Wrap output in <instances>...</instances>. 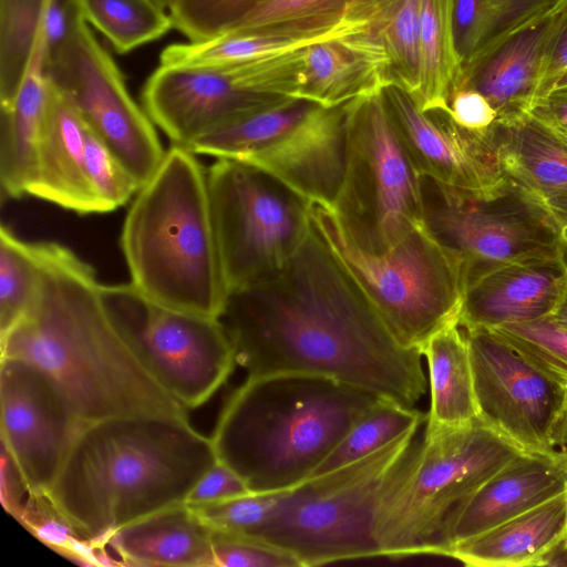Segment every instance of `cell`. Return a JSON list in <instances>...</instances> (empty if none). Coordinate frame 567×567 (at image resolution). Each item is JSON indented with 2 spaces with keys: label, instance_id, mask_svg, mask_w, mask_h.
<instances>
[{
  "label": "cell",
  "instance_id": "obj_1",
  "mask_svg": "<svg viewBox=\"0 0 567 567\" xmlns=\"http://www.w3.org/2000/svg\"><path fill=\"white\" fill-rule=\"evenodd\" d=\"M218 319L247 377L321 375L408 408L425 393L422 352L395 340L312 228L279 274L230 292Z\"/></svg>",
  "mask_w": 567,
  "mask_h": 567
},
{
  "label": "cell",
  "instance_id": "obj_2",
  "mask_svg": "<svg viewBox=\"0 0 567 567\" xmlns=\"http://www.w3.org/2000/svg\"><path fill=\"white\" fill-rule=\"evenodd\" d=\"M40 244L37 297L25 316L0 337L1 357L41 369L85 424L145 414L187 416L112 323L96 270L61 244Z\"/></svg>",
  "mask_w": 567,
  "mask_h": 567
},
{
  "label": "cell",
  "instance_id": "obj_3",
  "mask_svg": "<svg viewBox=\"0 0 567 567\" xmlns=\"http://www.w3.org/2000/svg\"><path fill=\"white\" fill-rule=\"evenodd\" d=\"M217 456L187 416L86 423L45 495L83 538L105 547L118 528L183 504Z\"/></svg>",
  "mask_w": 567,
  "mask_h": 567
},
{
  "label": "cell",
  "instance_id": "obj_4",
  "mask_svg": "<svg viewBox=\"0 0 567 567\" xmlns=\"http://www.w3.org/2000/svg\"><path fill=\"white\" fill-rule=\"evenodd\" d=\"M380 396L305 373L247 377L226 404L212 442L251 493L281 492L309 478Z\"/></svg>",
  "mask_w": 567,
  "mask_h": 567
},
{
  "label": "cell",
  "instance_id": "obj_5",
  "mask_svg": "<svg viewBox=\"0 0 567 567\" xmlns=\"http://www.w3.org/2000/svg\"><path fill=\"white\" fill-rule=\"evenodd\" d=\"M172 145L127 210L120 245L131 282L167 307L218 318L229 296L207 169Z\"/></svg>",
  "mask_w": 567,
  "mask_h": 567
},
{
  "label": "cell",
  "instance_id": "obj_6",
  "mask_svg": "<svg viewBox=\"0 0 567 567\" xmlns=\"http://www.w3.org/2000/svg\"><path fill=\"white\" fill-rule=\"evenodd\" d=\"M522 452L481 415L457 426L426 424L385 492L377 522L381 556H447L464 506Z\"/></svg>",
  "mask_w": 567,
  "mask_h": 567
},
{
  "label": "cell",
  "instance_id": "obj_7",
  "mask_svg": "<svg viewBox=\"0 0 567 567\" xmlns=\"http://www.w3.org/2000/svg\"><path fill=\"white\" fill-rule=\"evenodd\" d=\"M309 218L315 234L402 347L422 352L437 331L458 321L462 265L426 224L373 254L354 243L332 206L310 203Z\"/></svg>",
  "mask_w": 567,
  "mask_h": 567
},
{
  "label": "cell",
  "instance_id": "obj_8",
  "mask_svg": "<svg viewBox=\"0 0 567 567\" xmlns=\"http://www.w3.org/2000/svg\"><path fill=\"white\" fill-rule=\"evenodd\" d=\"M417 430L286 489L272 516L251 538L281 548L301 567L381 556L379 512Z\"/></svg>",
  "mask_w": 567,
  "mask_h": 567
},
{
  "label": "cell",
  "instance_id": "obj_9",
  "mask_svg": "<svg viewBox=\"0 0 567 567\" xmlns=\"http://www.w3.org/2000/svg\"><path fill=\"white\" fill-rule=\"evenodd\" d=\"M349 103L326 107L286 97L200 135L187 148L255 165L309 203L333 206L346 172Z\"/></svg>",
  "mask_w": 567,
  "mask_h": 567
},
{
  "label": "cell",
  "instance_id": "obj_10",
  "mask_svg": "<svg viewBox=\"0 0 567 567\" xmlns=\"http://www.w3.org/2000/svg\"><path fill=\"white\" fill-rule=\"evenodd\" d=\"M383 90L349 103L346 172L332 206L354 243L373 254L425 225L422 177L394 127Z\"/></svg>",
  "mask_w": 567,
  "mask_h": 567
},
{
  "label": "cell",
  "instance_id": "obj_11",
  "mask_svg": "<svg viewBox=\"0 0 567 567\" xmlns=\"http://www.w3.org/2000/svg\"><path fill=\"white\" fill-rule=\"evenodd\" d=\"M229 293L279 274L311 231L310 203L259 167L217 158L207 168Z\"/></svg>",
  "mask_w": 567,
  "mask_h": 567
},
{
  "label": "cell",
  "instance_id": "obj_12",
  "mask_svg": "<svg viewBox=\"0 0 567 567\" xmlns=\"http://www.w3.org/2000/svg\"><path fill=\"white\" fill-rule=\"evenodd\" d=\"M106 312L154 380L186 410L205 404L236 363L218 318L156 302L132 282L101 286Z\"/></svg>",
  "mask_w": 567,
  "mask_h": 567
},
{
  "label": "cell",
  "instance_id": "obj_13",
  "mask_svg": "<svg viewBox=\"0 0 567 567\" xmlns=\"http://www.w3.org/2000/svg\"><path fill=\"white\" fill-rule=\"evenodd\" d=\"M298 51L228 66L159 64L142 90L143 107L174 145L291 97L299 85Z\"/></svg>",
  "mask_w": 567,
  "mask_h": 567
},
{
  "label": "cell",
  "instance_id": "obj_14",
  "mask_svg": "<svg viewBox=\"0 0 567 567\" xmlns=\"http://www.w3.org/2000/svg\"><path fill=\"white\" fill-rule=\"evenodd\" d=\"M422 190L425 224L460 259L464 287L505 264L558 257L551 214L508 177L485 194L457 190L422 177Z\"/></svg>",
  "mask_w": 567,
  "mask_h": 567
},
{
  "label": "cell",
  "instance_id": "obj_15",
  "mask_svg": "<svg viewBox=\"0 0 567 567\" xmlns=\"http://www.w3.org/2000/svg\"><path fill=\"white\" fill-rule=\"evenodd\" d=\"M47 73L142 187L166 151L155 124L131 96L120 68L84 19L49 51Z\"/></svg>",
  "mask_w": 567,
  "mask_h": 567
},
{
  "label": "cell",
  "instance_id": "obj_16",
  "mask_svg": "<svg viewBox=\"0 0 567 567\" xmlns=\"http://www.w3.org/2000/svg\"><path fill=\"white\" fill-rule=\"evenodd\" d=\"M480 415L523 452L567 446V385L526 360L496 332L465 329Z\"/></svg>",
  "mask_w": 567,
  "mask_h": 567
},
{
  "label": "cell",
  "instance_id": "obj_17",
  "mask_svg": "<svg viewBox=\"0 0 567 567\" xmlns=\"http://www.w3.org/2000/svg\"><path fill=\"white\" fill-rule=\"evenodd\" d=\"M1 446L33 496H45L84 426L55 383L12 357L0 363Z\"/></svg>",
  "mask_w": 567,
  "mask_h": 567
},
{
  "label": "cell",
  "instance_id": "obj_18",
  "mask_svg": "<svg viewBox=\"0 0 567 567\" xmlns=\"http://www.w3.org/2000/svg\"><path fill=\"white\" fill-rule=\"evenodd\" d=\"M383 93L394 127L421 177L473 194L489 193L507 179L492 125L470 130L449 110L421 111L400 89L388 86Z\"/></svg>",
  "mask_w": 567,
  "mask_h": 567
},
{
  "label": "cell",
  "instance_id": "obj_19",
  "mask_svg": "<svg viewBox=\"0 0 567 567\" xmlns=\"http://www.w3.org/2000/svg\"><path fill=\"white\" fill-rule=\"evenodd\" d=\"M565 0H557L511 31L493 39L461 68L453 92H480L507 121L529 113L538 99L540 74Z\"/></svg>",
  "mask_w": 567,
  "mask_h": 567
},
{
  "label": "cell",
  "instance_id": "obj_20",
  "mask_svg": "<svg viewBox=\"0 0 567 567\" xmlns=\"http://www.w3.org/2000/svg\"><path fill=\"white\" fill-rule=\"evenodd\" d=\"M567 284L558 257L498 266L465 285L458 324L493 329L551 316Z\"/></svg>",
  "mask_w": 567,
  "mask_h": 567
},
{
  "label": "cell",
  "instance_id": "obj_21",
  "mask_svg": "<svg viewBox=\"0 0 567 567\" xmlns=\"http://www.w3.org/2000/svg\"><path fill=\"white\" fill-rule=\"evenodd\" d=\"M567 491V450L522 452L499 468L464 506L447 538L483 533Z\"/></svg>",
  "mask_w": 567,
  "mask_h": 567
},
{
  "label": "cell",
  "instance_id": "obj_22",
  "mask_svg": "<svg viewBox=\"0 0 567 567\" xmlns=\"http://www.w3.org/2000/svg\"><path fill=\"white\" fill-rule=\"evenodd\" d=\"M363 20L346 12L268 25L228 31L202 41L173 43L159 55V64L228 66L285 53L328 40L365 31Z\"/></svg>",
  "mask_w": 567,
  "mask_h": 567
},
{
  "label": "cell",
  "instance_id": "obj_23",
  "mask_svg": "<svg viewBox=\"0 0 567 567\" xmlns=\"http://www.w3.org/2000/svg\"><path fill=\"white\" fill-rule=\"evenodd\" d=\"M86 130L75 107L52 84L28 195L80 215L101 213L86 172Z\"/></svg>",
  "mask_w": 567,
  "mask_h": 567
},
{
  "label": "cell",
  "instance_id": "obj_24",
  "mask_svg": "<svg viewBox=\"0 0 567 567\" xmlns=\"http://www.w3.org/2000/svg\"><path fill=\"white\" fill-rule=\"evenodd\" d=\"M492 131L506 176L549 213L567 208V130L529 112Z\"/></svg>",
  "mask_w": 567,
  "mask_h": 567
},
{
  "label": "cell",
  "instance_id": "obj_25",
  "mask_svg": "<svg viewBox=\"0 0 567 567\" xmlns=\"http://www.w3.org/2000/svg\"><path fill=\"white\" fill-rule=\"evenodd\" d=\"M48 42H37L19 91L0 110L1 198L19 199L28 195L33 178L38 146L47 120L52 84L47 73Z\"/></svg>",
  "mask_w": 567,
  "mask_h": 567
},
{
  "label": "cell",
  "instance_id": "obj_26",
  "mask_svg": "<svg viewBox=\"0 0 567 567\" xmlns=\"http://www.w3.org/2000/svg\"><path fill=\"white\" fill-rule=\"evenodd\" d=\"M567 533V491L483 533L456 543L449 557L473 567L547 565Z\"/></svg>",
  "mask_w": 567,
  "mask_h": 567
},
{
  "label": "cell",
  "instance_id": "obj_27",
  "mask_svg": "<svg viewBox=\"0 0 567 567\" xmlns=\"http://www.w3.org/2000/svg\"><path fill=\"white\" fill-rule=\"evenodd\" d=\"M212 533L183 503L116 529L106 545L128 566L216 567Z\"/></svg>",
  "mask_w": 567,
  "mask_h": 567
},
{
  "label": "cell",
  "instance_id": "obj_28",
  "mask_svg": "<svg viewBox=\"0 0 567 567\" xmlns=\"http://www.w3.org/2000/svg\"><path fill=\"white\" fill-rule=\"evenodd\" d=\"M355 35L305 49L302 80L295 99L333 107L389 86L383 62Z\"/></svg>",
  "mask_w": 567,
  "mask_h": 567
},
{
  "label": "cell",
  "instance_id": "obj_29",
  "mask_svg": "<svg viewBox=\"0 0 567 567\" xmlns=\"http://www.w3.org/2000/svg\"><path fill=\"white\" fill-rule=\"evenodd\" d=\"M422 0H348L344 12L363 20L360 34L384 62L389 86L412 99L419 90Z\"/></svg>",
  "mask_w": 567,
  "mask_h": 567
},
{
  "label": "cell",
  "instance_id": "obj_30",
  "mask_svg": "<svg viewBox=\"0 0 567 567\" xmlns=\"http://www.w3.org/2000/svg\"><path fill=\"white\" fill-rule=\"evenodd\" d=\"M431 390L427 425L457 426L480 416L470 348L463 327L452 322L425 344Z\"/></svg>",
  "mask_w": 567,
  "mask_h": 567
},
{
  "label": "cell",
  "instance_id": "obj_31",
  "mask_svg": "<svg viewBox=\"0 0 567 567\" xmlns=\"http://www.w3.org/2000/svg\"><path fill=\"white\" fill-rule=\"evenodd\" d=\"M454 0H422L419 90L412 99L423 111L449 110L461 72L453 31Z\"/></svg>",
  "mask_w": 567,
  "mask_h": 567
},
{
  "label": "cell",
  "instance_id": "obj_32",
  "mask_svg": "<svg viewBox=\"0 0 567 567\" xmlns=\"http://www.w3.org/2000/svg\"><path fill=\"white\" fill-rule=\"evenodd\" d=\"M87 24L101 32L113 49L125 54L164 37L173 20L154 0H76Z\"/></svg>",
  "mask_w": 567,
  "mask_h": 567
},
{
  "label": "cell",
  "instance_id": "obj_33",
  "mask_svg": "<svg viewBox=\"0 0 567 567\" xmlns=\"http://www.w3.org/2000/svg\"><path fill=\"white\" fill-rule=\"evenodd\" d=\"M52 0H0V104L14 100ZM45 34V33H44Z\"/></svg>",
  "mask_w": 567,
  "mask_h": 567
},
{
  "label": "cell",
  "instance_id": "obj_34",
  "mask_svg": "<svg viewBox=\"0 0 567 567\" xmlns=\"http://www.w3.org/2000/svg\"><path fill=\"white\" fill-rule=\"evenodd\" d=\"M426 419L427 415L414 408L380 398L358 419L310 477L370 455L411 430L419 429Z\"/></svg>",
  "mask_w": 567,
  "mask_h": 567
},
{
  "label": "cell",
  "instance_id": "obj_35",
  "mask_svg": "<svg viewBox=\"0 0 567 567\" xmlns=\"http://www.w3.org/2000/svg\"><path fill=\"white\" fill-rule=\"evenodd\" d=\"M41 274V244L24 241L1 225L0 337L29 311L40 287Z\"/></svg>",
  "mask_w": 567,
  "mask_h": 567
},
{
  "label": "cell",
  "instance_id": "obj_36",
  "mask_svg": "<svg viewBox=\"0 0 567 567\" xmlns=\"http://www.w3.org/2000/svg\"><path fill=\"white\" fill-rule=\"evenodd\" d=\"M492 330L526 360L567 385V327L545 318Z\"/></svg>",
  "mask_w": 567,
  "mask_h": 567
},
{
  "label": "cell",
  "instance_id": "obj_37",
  "mask_svg": "<svg viewBox=\"0 0 567 567\" xmlns=\"http://www.w3.org/2000/svg\"><path fill=\"white\" fill-rule=\"evenodd\" d=\"M85 164L101 213L122 207L141 188L131 172L89 127L85 138Z\"/></svg>",
  "mask_w": 567,
  "mask_h": 567
},
{
  "label": "cell",
  "instance_id": "obj_38",
  "mask_svg": "<svg viewBox=\"0 0 567 567\" xmlns=\"http://www.w3.org/2000/svg\"><path fill=\"white\" fill-rule=\"evenodd\" d=\"M264 0H173L168 12L174 29L188 41L214 38L231 29Z\"/></svg>",
  "mask_w": 567,
  "mask_h": 567
},
{
  "label": "cell",
  "instance_id": "obj_39",
  "mask_svg": "<svg viewBox=\"0 0 567 567\" xmlns=\"http://www.w3.org/2000/svg\"><path fill=\"white\" fill-rule=\"evenodd\" d=\"M284 492L248 493L220 502L187 505L213 529L252 537L272 516Z\"/></svg>",
  "mask_w": 567,
  "mask_h": 567
},
{
  "label": "cell",
  "instance_id": "obj_40",
  "mask_svg": "<svg viewBox=\"0 0 567 567\" xmlns=\"http://www.w3.org/2000/svg\"><path fill=\"white\" fill-rule=\"evenodd\" d=\"M212 542L216 567H301L281 548L245 535L213 529Z\"/></svg>",
  "mask_w": 567,
  "mask_h": 567
},
{
  "label": "cell",
  "instance_id": "obj_41",
  "mask_svg": "<svg viewBox=\"0 0 567 567\" xmlns=\"http://www.w3.org/2000/svg\"><path fill=\"white\" fill-rule=\"evenodd\" d=\"M347 1L348 0H264L250 9L228 31L257 29L298 20L342 14Z\"/></svg>",
  "mask_w": 567,
  "mask_h": 567
},
{
  "label": "cell",
  "instance_id": "obj_42",
  "mask_svg": "<svg viewBox=\"0 0 567 567\" xmlns=\"http://www.w3.org/2000/svg\"><path fill=\"white\" fill-rule=\"evenodd\" d=\"M251 493L241 477L217 460L189 493L186 504L200 505Z\"/></svg>",
  "mask_w": 567,
  "mask_h": 567
},
{
  "label": "cell",
  "instance_id": "obj_43",
  "mask_svg": "<svg viewBox=\"0 0 567 567\" xmlns=\"http://www.w3.org/2000/svg\"><path fill=\"white\" fill-rule=\"evenodd\" d=\"M452 117L470 130H485L497 120V113L484 95L472 89L455 90L449 101Z\"/></svg>",
  "mask_w": 567,
  "mask_h": 567
},
{
  "label": "cell",
  "instance_id": "obj_44",
  "mask_svg": "<svg viewBox=\"0 0 567 567\" xmlns=\"http://www.w3.org/2000/svg\"><path fill=\"white\" fill-rule=\"evenodd\" d=\"M567 71V0L561 8L560 19L544 61L538 100L549 93L557 80ZM536 104V103H535Z\"/></svg>",
  "mask_w": 567,
  "mask_h": 567
},
{
  "label": "cell",
  "instance_id": "obj_45",
  "mask_svg": "<svg viewBox=\"0 0 567 567\" xmlns=\"http://www.w3.org/2000/svg\"><path fill=\"white\" fill-rule=\"evenodd\" d=\"M530 113L567 130V85L553 89L536 102Z\"/></svg>",
  "mask_w": 567,
  "mask_h": 567
},
{
  "label": "cell",
  "instance_id": "obj_46",
  "mask_svg": "<svg viewBox=\"0 0 567 567\" xmlns=\"http://www.w3.org/2000/svg\"><path fill=\"white\" fill-rule=\"evenodd\" d=\"M557 229V256L567 270V208L550 212Z\"/></svg>",
  "mask_w": 567,
  "mask_h": 567
},
{
  "label": "cell",
  "instance_id": "obj_47",
  "mask_svg": "<svg viewBox=\"0 0 567 567\" xmlns=\"http://www.w3.org/2000/svg\"><path fill=\"white\" fill-rule=\"evenodd\" d=\"M80 12L76 0H52L50 14L59 19H69Z\"/></svg>",
  "mask_w": 567,
  "mask_h": 567
},
{
  "label": "cell",
  "instance_id": "obj_48",
  "mask_svg": "<svg viewBox=\"0 0 567 567\" xmlns=\"http://www.w3.org/2000/svg\"><path fill=\"white\" fill-rule=\"evenodd\" d=\"M548 318L561 326L567 327V284L555 310Z\"/></svg>",
  "mask_w": 567,
  "mask_h": 567
},
{
  "label": "cell",
  "instance_id": "obj_49",
  "mask_svg": "<svg viewBox=\"0 0 567 567\" xmlns=\"http://www.w3.org/2000/svg\"><path fill=\"white\" fill-rule=\"evenodd\" d=\"M567 85V71L557 80L554 89Z\"/></svg>",
  "mask_w": 567,
  "mask_h": 567
},
{
  "label": "cell",
  "instance_id": "obj_50",
  "mask_svg": "<svg viewBox=\"0 0 567 567\" xmlns=\"http://www.w3.org/2000/svg\"><path fill=\"white\" fill-rule=\"evenodd\" d=\"M156 3L162 6L163 8L167 9L169 8L173 0H154Z\"/></svg>",
  "mask_w": 567,
  "mask_h": 567
},
{
  "label": "cell",
  "instance_id": "obj_51",
  "mask_svg": "<svg viewBox=\"0 0 567 567\" xmlns=\"http://www.w3.org/2000/svg\"><path fill=\"white\" fill-rule=\"evenodd\" d=\"M564 548L567 550V533H566V538L564 540V544H563Z\"/></svg>",
  "mask_w": 567,
  "mask_h": 567
}]
</instances>
